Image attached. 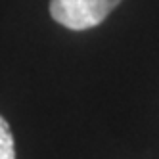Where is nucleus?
Here are the masks:
<instances>
[{
	"label": "nucleus",
	"instance_id": "obj_1",
	"mask_svg": "<svg viewBox=\"0 0 159 159\" xmlns=\"http://www.w3.org/2000/svg\"><path fill=\"white\" fill-rule=\"evenodd\" d=\"M121 0H50V16L71 31L100 25Z\"/></svg>",
	"mask_w": 159,
	"mask_h": 159
},
{
	"label": "nucleus",
	"instance_id": "obj_2",
	"mask_svg": "<svg viewBox=\"0 0 159 159\" xmlns=\"http://www.w3.org/2000/svg\"><path fill=\"white\" fill-rule=\"evenodd\" d=\"M0 159H16L14 134L8 121L0 115Z\"/></svg>",
	"mask_w": 159,
	"mask_h": 159
}]
</instances>
